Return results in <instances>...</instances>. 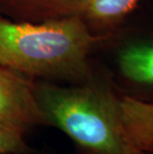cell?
Instances as JSON below:
<instances>
[{"instance_id": "obj_6", "label": "cell", "mask_w": 153, "mask_h": 154, "mask_svg": "<svg viewBox=\"0 0 153 154\" xmlns=\"http://www.w3.org/2000/svg\"><path fill=\"white\" fill-rule=\"evenodd\" d=\"M118 67L130 83L153 88V40L135 42L120 49Z\"/></svg>"}, {"instance_id": "obj_10", "label": "cell", "mask_w": 153, "mask_h": 154, "mask_svg": "<svg viewBox=\"0 0 153 154\" xmlns=\"http://www.w3.org/2000/svg\"><path fill=\"white\" fill-rule=\"evenodd\" d=\"M19 154H30V152H25V153H19Z\"/></svg>"}, {"instance_id": "obj_2", "label": "cell", "mask_w": 153, "mask_h": 154, "mask_svg": "<svg viewBox=\"0 0 153 154\" xmlns=\"http://www.w3.org/2000/svg\"><path fill=\"white\" fill-rule=\"evenodd\" d=\"M34 94L45 123L69 136L81 154H142L123 126L120 97L93 77L72 86L35 82Z\"/></svg>"}, {"instance_id": "obj_8", "label": "cell", "mask_w": 153, "mask_h": 154, "mask_svg": "<svg viewBox=\"0 0 153 154\" xmlns=\"http://www.w3.org/2000/svg\"><path fill=\"white\" fill-rule=\"evenodd\" d=\"M23 132L0 127V154H19L29 152Z\"/></svg>"}, {"instance_id": "obj_5", "label": "cell", "mask_w": 153, "mask_h": 154, "mask_svg": "<svg viewBox=\"0 0 153 154\" xmlns=\"http://www.w3.org/2000/svg\"><path fill=\"white\" fill-rule=\"evenodd\" d=\"M123 126L141 153L153 151V103L130 96L120 97Z\"/></svg>"}, {"instance_id": "obj_7", "label": "cell", "mask_w": 153, "mask_h": 154, "mask_svg": "<svg viewBox=\"0 0 153 154\" xmlns=\"http://www.w3.org/2000/svg\"><path fill=\"white\" fill-rule=\"evenodd\" d=\"M142 0H84L82 17L93 27H110L127 16Z\"/></svg>"}, {"instance_id": "obj_3", "label": "cell", "mask_w": 153, "mask_h": 154, "mask_svg": "<svg viewBox=\"0 0 153 154\" xmlns=\"http://www.w3.org/2000/svg\"><path fill=\"white\" fill-rule=\"evenodd\" d=\"M35 82L0 64V127L25 133L46 124L34 94Z\"/></svg>"}, {"instance_id": "obj_1", "label": "cell", "mask_w": 153, "mask_h": 154, "mask_svg": "<svg viewBox=\"0 0 153 154\" xmlns=\"http://www.w3.org/2000/svg\"><path fill=\"white\" fill-rule=\"evenodd\" d=\"M97 41L80 15L39 22L0 15V64L32 80L73 84L90 80L89 58Z\"/></svg>"}, {"instance_id": "obj_9", "label": "cell", "mask_w": 153, "mask_h": 154, "mask_svg": "<svg viewBox=\"0 0 153 154\" xmlns=\"http://www.w3.org/2000/svg\"><path fill=\"white\" fill-rule=\"evenodd\" d=\"M142 154H153V151H149V152H145V153H142Z\"/></svg>"}, {"instance_id": "obj_4", "label": "cell", "mask_w": 153, "mask_h": 154, "mask_svg": "<svg viewBox=\"0 0 153 154\" xmlns=\"http://www.w3.org/2000/svg\"><path fill=\"white\" fill-rule=\"evenodd\" d=\"M84 0H0V15L15 21L39 22L82 16Z\"/></svg>"}]
</instances>
